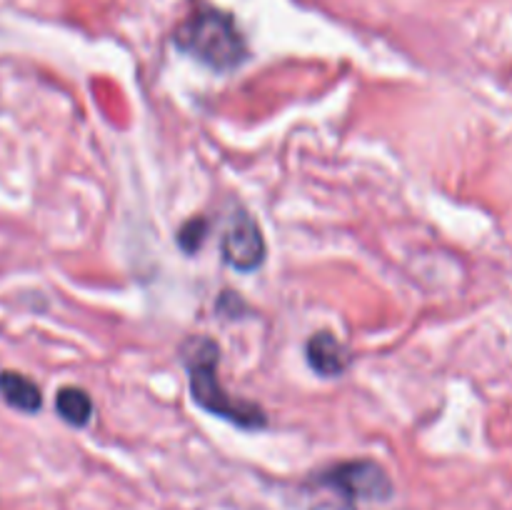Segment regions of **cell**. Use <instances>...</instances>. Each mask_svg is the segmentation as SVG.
<instances>
[{
	"label": "cell",
	"mask_w": 512,
	"mask_h": 510,
	"mask_svg": "<svg viewBox=\"0 0 512 510\" xmlns=\"http://www.w3.org/2000/svg\"><path fill=\"white\" fill-rule=\"evenodd\" d=\"M175 45L208 68L230 73L248 60V43L235 25V18L225 10L200 5L173 33Z\"/></svg>",
	"instance_id": "obj_1"
},
{
	"label": "cell",
	"mask_w": 512,
	"mask_h": 510,
	"mask_svg": "<svg viewBox=\"0 0 512 510\" xmlns=\"http://www.w3.org/2000/svg\"><path fill=\"white\" fill-rule=\"evenodd\" d=\"M220 348L210 338H193L185 345V368L190 375V393L193 400L208 413L218 418L230 420L240 428H263L268 423L265 410L260 405L248 403V400L230 398L228 390L223 388L218 375Z\"/></svg>",
	"instance_id": "obj_2"
},
{
	"label": "cell",
	"mask_w": 512,
	"mask_h": 510,
	"mask_svg": "<svg viewBox=\"0 0 512 510\" xmlns=\"http://www.w3.org/2000/svg\"><path fill=\"white\" fill-rule=\"evenodd\" d=\"M318 483L335 490L348 500H368V503H383L393 498V480L385 468L375 460H348L328 468L318 475Z\"/></svg>",
	"instance_id": "obj_3"
},
{
	"label": "cell",
	"mask_w": 512,
	"mask_h": 510,
	"mask_svg": "<svg viewBox=\"0 0 512 510\" xmlns=\"http://www.w3.org/2000/svg\"><path fill=\"white\" fill-rule=\"evenodd\" d=\"M220 253H223L225 263L240 273H250L263 265L265 238L260 233V225L245 210H238L230 218L223 240H220Z\"/></svg>",
	"instance_id": "obj_4"
},
{
	"label": "cell",
	"mask_w": 512,
	"mask_h": 510,
	"mask_svg": "<svg viewBox=\"0 0 512 510\" xmlns=\"http://www.w3.org/2000/svg\"><path fill=\"white\" fill-rule=\"evenodd\" d=\"M305 353H308L310 368L318 375H323V378H335V375L345 373V368L350 365L348 350H345L343 343H340L333 333H328V330L313 335V338L308 340Z\"/></svg>",
	"instance_id": "obj_5"
},
{
	"label": "cell",
	"mask_w": 512,
	"mask_h": 510,
	"mask_svg": "<svg viewBox=\"0 0 512 510\" xmlns=\"http://www.w3.org/2000/svg\"><path fill=\"white\" fill-rule=\"evenodd\" d=\"M0 395L5 403L13 405L20 413H38L43 405V395L40 388L23 373H13V370H3L0 373Z\"/></svg>",
	"instance_id": "obj_6"
},
{
	"label": "cell",
	"mask_w": 512,
	"mask_h": 510,
	"mask_svg": "<svg viewBox=\"0 0 512 510\" xmlns=\"http://www.w3.org/2000/svg\"><path fill=\"white\" fill-rule=\"evenodd\" d=\"M55 410L70 425H88L93 418V400L83 388H60Z\"/></svg>",
	"instance_id": "obj_7"
},
{
	"label": "cell",
	"mask_w": 512,
	"mask_h": 510,
	"mask_svg": "<svg viewBox=\"0 0 512 510\" xmlns=\"http://www.w3.org/2000/svg\"><path fill=\"white\" fill-rule=\"evenodd\" d=\"M205 238H208V220L205 218H190L178 233V243L185 253H195Z\"/></svg>",
	"instance_id": "obj_8"
},
{
	"label": "cell",
	"mask_w": 512,
	"mask_h": 510,
	"mask_svg": "<svg viewBox=\"0 0 512 510\" xmlns=\"http://www.w3.org/2000/svg\"><path fill=\"white\" fill-rule=\"evenodd\" d=\"M315 510H353V508H338V505H320V508Z\"/></svg>",
	"instance_id": "obj_9"
}]
</instances>
